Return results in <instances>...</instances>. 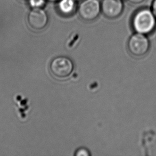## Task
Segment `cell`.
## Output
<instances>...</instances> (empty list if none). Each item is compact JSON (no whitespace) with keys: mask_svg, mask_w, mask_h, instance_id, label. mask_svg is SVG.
<instances>
[{"mask_svg":"<svg viewBox=\"0 0 156 156\" xmlns=\"http://www.w3.org/2000/svg\"><path fill=\"white\" fill-rule=\"evenodd\" d=\"M49 17L43 8L32 9L27 15V23L32 30L40 31L47 27Z\"/></svg>","mask_w":156,"mask_h":156,"instance_id":"obj_5","label":"cell"},{"mask_svg":"<svg viewBox=\"0 0 156 156\" xmlns=\"http://www.w3.org/2000/svg\"><path fill=\"white\" fill-rule=\"evenodd\" d=\"M76 0H59L57 3V9L59 14L63 17H70L77 10Z\"/></svg>","mask_w":156,"mask_h":156,"instance_id":"obj_7","label":"cell"},{"mask_svg":"<svg viewBox=\"0 0 156 156\" xmlns=\"http://www.w3.org/2000/svg\"><path fill=\"white\" fill-rule=\"evenodd\" d=\"M50 72L54 78L63 80L69 77L74 69V64L67 57H58L51 61Z\"/></svg>","mask_w":156,"mask_h":156,"instance_id":"obj_3","label":"cell"},{"mask_svg":"<svg viewBox=\"0 0 156 156\" xmlns=\"http://www.w3.org/2000/svg\"><path fill=\"white\" fill-rule=\"evenodd\" d=\"M27 2L32 9L43 8L47 3V0H28Z\"/></svg>","mask_w":156,"mask_h":156,"instance_id":"obj_8","label":"cell"},{"mask_svg":"<svg viewBox=\"0 0 156 156\" xmlns=\"http://www.w3.org/2000/svg\"><path fill=\"white\" fill-rule=\"evenodd\" d=\"M122 1H123V0H122Z\"/></svg>","mask_w":156,"mask_h":156,"instance_id":"obj_15","label":"cell"},{"mask_svg":"<svg viewBox=\"0 0 156 156\" xmlns=\"http://www.w3.org/2000/svg\"><path fill=\"white\" fill-rule=\"evenodd\" d=\"M145 0H128L129 3L133 4H139L144 1Z\"/></svg>","mask_w":156,"mask_h":156,"instance_id":"obj_11","label":"cell"},{"mask_svg":"<svg viewBox=\"0 0 156 156\" xmlns=\"http://www.w3.org/2000/svg\"><path fill=\"white\" fill-rule=\"evenodd\" d=\"M59 0H47V2H51V3H57Z\"/></svg>","mask_w":156,"mask_h":156,"instance_id":"obj_12","label":"cell"},{"mask_svg":"<svg viewBox=\"0 0 156 156\" xmlns=\"http://www.w3.org/2000/svg\"><path fill=\"white\" fill-rule=\"evenodd\" d=\"M151 9L152 12L154 13L156 18V0H153L152 1Z\"/></svg>","mask_w":156,"mask_h":156,"instance_id":"obj_10","label":"cell"},{"mask_svg":"<svg viewBox=\"0 0 156 156\" xmlns=\"http://www.w3.org/2000/svg\"><path fill=\"white\" fill-rule=\"evenodd\" d=\"M20 1H27L28 0H20Z\"/></svg>","mask_w":156,"mask_h":156,"instance_id":"obj_14","label":"cell"},{"mask_svg":"<svg viewBox=\"0 0 156 156\" xmlns=\"http://www.w3.org/2000/svg\"><path fill=\"white\" fill-rule=\"evenodd\" d=\"M76 155L77 156H89V154L87 151V150L84 149H80L77 151Z\"/></svg>","mask_w":156,"mask_h":156,"instance_id":"obj_9","label":"cell"},{"mask_svg":"<svg viewBox=\"0 0 156 156\" xmlns=\"http://www.w3.org/2000/svg\"><path fill=\"white\" fill-rule=\"evenodd\" d=\"M131 23L135 33L148 36L156 30V17L151 9L148 7L141 8L133 14Z\"/></svg>","mask_w":156,"mask_h":156,"instance_id":"obj_1","label":"cell"},{"mask_svg":"<svg viewBox=\"0 0 156 156\" xmlns=\"http://www.w3.org/2000/svg\"><path fill=\"white\" fill-rule=\"evenodd\" d=\"M77 2H81V1H82L83 0H76Z\"/></svg>","mask_w":156,"mask_h":156,"instance_id":"obj_13","label":"cell"},{"mask_svg":"<svg viewBox=\"0 0 156 156\" xmlns=\"http://www.w3.org/2000/svg\"><path fill=\"white\" fill-rule=\"evenodd\" d=\"M101 6L103 15L110 19L119 17L124 9L122 0H102Z\"/></svg>","mask_w":156,"mask_h":156,"instance_id":"obj_6","label":"cell"},{"mask_svg":"<svg viewBox=\"0 0 156 156\" xmlns=\"http://www.w3.org/2000/svg\"><path fill=\"white\" fill-rule=\"evenodd\" d=\"M77 11L83 20L94 21L101 12V2L99 0H83L78 5Z\"/></svg>","mask_w":156,"mask_h":156,"instance_id":"obj_4","label":"cell"},{"mask_svg":"<svg viewBox=\"0 0 156 156\" xmlns=\"http://www.w3.org/2000/svg\"><path fill=\"white\" fill-rule=\"evenodd\" d=\"M129 55L137 59L146 57L150 51L151 44L147 35L134 33L129 38L127 44Z\"/></svg>","mask_w":156,"mask_h":156,"instance_id":"obj_2","label":"cell"}]
</instances>
